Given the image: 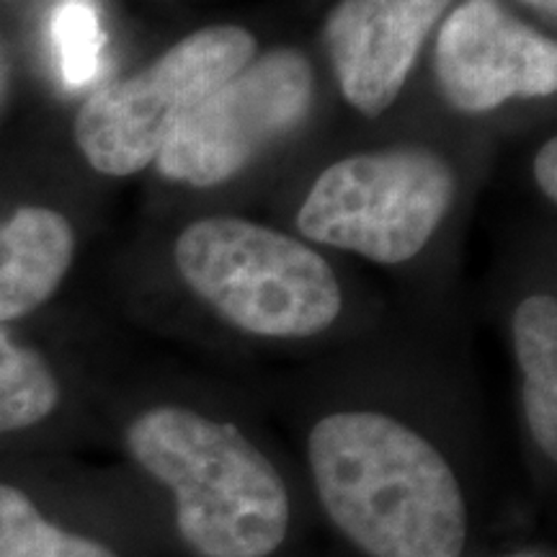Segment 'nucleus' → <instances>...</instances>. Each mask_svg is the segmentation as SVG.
<instances>
[{"instance_id":"1","label":"nucleus","mask_w":557,"mask_h":557,"mask_svg":"<svg viewBox=\"0 0 557 557\" xmlns=\"http://www.w3.org/2000/svg\"><path fill=\"white\" fill-rule=\"evenodd\" d=\"M308 457L320 504L369 557H459L468 508L449 462L406 423L374 410L325 416Z\"/></svg>"},{"instance_id":"5","label":"nucleus","mask_w":557,"mask_h":557,"mask_svg":"<svg viewBox=\"0 0 557 557\" xmlns=\"http://www.w3.org/2000/svg\"><path fill=\"white\" fill-rule=\"evenodd\" d=\"M256 52L259 45L243 26L189 34L145 70L88 96L73 124L75 145L103 176L124 178L148 169L181 120Z\"/></svg>"},{"instance_id":"2","label":"nucleus","mask_w":557,"mask_h":557,"mask_svg":"<svg viewBox=\"0 0 557 557\" xmlns=\"http://www.w3.org/2000/svg\"><path fill=\"white\" fill-rule=\"evenodd\" d=\"M127 447L171 487L181 537L201 557H267L287 537L284 480L233 423L160 406L135 418Z\"/></svg>"},{"instance_id":"3","label":"nucleus","mask_w":557,"mask_h":557,"mask_svg":"<svg viewBox=\"0 0 557 557\" xmlns=\"http://www.w3.org/2000/svg\"><path fill=\"white\" fill-rule=\"evenodd\" d=\"M173 261L212 310L267 338H310L344 308L336 271L308 243L243 218H205L184 227Z\"/></svg>"},{"instance_id":"10","label":"nucleus","mask_w":557,"mask_h":557,"mask_svg":"<svg viewBox=\"0 0 557 557\" xmlns=\"http://www.w3.org/2000/svg\"><path fill=\"white\" fill-rule=\"evenodd\" d=\"M513 348L524 377V413L537 447L557 457V302L532 295L513 312Z\"/></svg>"},{"instance_id":"9","label":"nucleus","mask_w":557,"mask_h":557,"mask_svg":"<svg viewBox=\"0 0 557 557\" xmlns=\"http://www.w3.org/2000/svg\"><path fill=\"white\" fill-rule=\"evenodd\" d=\"M73 256V225L54 209L18 207L0 220V325L41 308L67 276Z\"/></svg>"},{"instance_id":"11","label":"nucleus","mask_w":557,"mask_h":557,"mask_svg":"<svg viewBox=\"0 0 557 557\" xmlns=\"http://www.w3.org/2000/svg\"><path fill=\"white\" fill-rule=\"evenodd\" d=\"M60 406V382L32 346L0 325V434L32 429Z\"/></svg>"},{"instance_id":"4","label":"nucleus","mask_w":557,"mask_h":557,"mask_svg":"<svg viewBox=\"0 0 557 557\" xmlns=\"http://www.w3.org/2000/svg\"><path fill=\"white\" fill-rule=\"evenodd\" d=\"M455 199V171L426 148L361 152L329 165L297 212V227L320 246L377 263L421 253Z\"/></svg>"},{"instance_id":"14","label":"nucleus","mask_w":557,"mask_h":557,"mask_svg":"<svg viewBox=\"0 0 557 557\" xmlns=\"http://www.w3.org/2000/svg\"><path fill=\"white\" fill-rule=\"evenodd\" d=\"M534 178L549 201L557 199V139L549 137L534 156Z\"/></svg>"},{"instance_id":"8","label":"nucleus","mask_w":557,"mask_h":557,"mask_svg":"<svg viewBox=\"0 0 557 557\" xmlns=\"http://www.w3.org/2000/svg\"><path fill=\"white\" fill-rule=\"evenodd\" d=\"M451 0H341L323 41L348 107L380 116L406 86L429 32Z\"/></svg>"},{"instance_id":"7","label":"nucleus","mask_w":557,"mask_h":557,"mask_svg":"<svg viewBox=\"0 0 557 557\" xmlns=\"http://www.w3.org/2000/svg\"><path fill=\"white\" fill-rule=\"evenodd\" d=\"M434 73L451 109L485 114L511 99H547L557 90V45L500 0H465L444 18Z\"/></svg>"},{"instance_id":"12","label":"nucleus","mask_w":557,"mask_h":557,"mask_svg":"<svg viewBox=\"0 0 557 557\" xmlns=\"http://www.w3.org/2000/svg\"><path fill=\"white\" fill-rule=\"evenodd\" d=\"M0 557H116V553L54 527L24 491L0 483Z\"/></svg>"},{"instance_id":"13","label":"nucleus","mask_w":557,"mask_h":557,"mask_svg":"<svg viewBox=\"0 0 557 557\" xmlns=\"http://www.w3.org/2000/svg\"><path fill=\"white\" fill-rule=\"evenodd\" d=\"M52 37L70 86H83L94 78L103 47V32L99 13L88 0H65L60 5L52 18Z\"/></svg>"},{"instance_id":"15","label":"nucleus","mask_w":557,"mask_h":557,"mask_svg":"<svg viewBox=\"0 0 557 557\" xmlns=\"http://www.w3.org/2000/svg\"><path fill=\"white\" fill-rule=\"evenodd\" d=\"M524 3L532 5V9H537L540 13H545L549 18H555L557 13V0H524Z\"/></svg>"},{"instance_id":"16","label":"nucleus","mask_w":557,"mask_h":557,"mask_svg":"<svg viewBox=\"0 0 557 557\" xmlns=\"http://www.w3.org/2000/svg\"><path fill=\"white\" fill-rule=\"evenodd\" d=\"M513 557H542V555H537V553H519V555H513Z\"/></svg>"},{"instance_id":"6","label":"nucleus","mask_w":557,"mask_h":557,"mask_svg":"<svg viewBox=\"0 0 557 557\" xmlns=\"http://www.w3.org/2000/svg\"><path fill=\"white\" fill-rule=\"evenodd\" d=\"M312 96L315 70L302 52L256 54L181 120L158 152V173L197 189L225 184L305 122Z\"/></svg>"}]
</instances>
